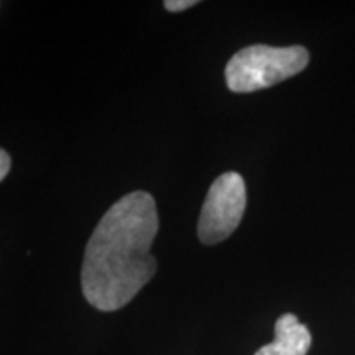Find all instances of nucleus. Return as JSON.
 I'll list each match as a JSON object with an SVG mask.
<instances>
[{"label":"nucleus","mask_w":355,"mask_h":355,"mask_svg":"<svg viewBox=\"0 0 355 355\" xmlns=\"http://www.w3.org/2000/svg\"><path fill=\"white\" fill-rule=\"evenodd\" d=\"M309 63L304 46H266L252 44L230 58L225 81L232 92H254L272 87L301 73Z\"/></svg>","instance_id":"nucleus-2"},{"label":"nucleus","mask_w":355,"mask_h":355,"mask_svg":"<svg viewBox=\"0 0 355 355\" xmlns=\"http://www.w3.org/2000/svg\"><path fill=\"white\" fill-rule=\"evenodd\" d=\"M157 232V204L146 191H132L110 206L84 250L81 286L89 304L117 311L135 298L157 273L150 254Z\"/></svg>","instance_id":"nucleus-1"},{"label":"nucleus","mask_w":355,"mask_h":355,"mask_svg":"<svg viewBox=\"0 0 355 355\" xmlns=\"http://www.w3.org/2000/svg\"><path fill=\"white\" fill-rule=\"evenodd\" d=\"M196 0H166L165 8L170 12H183L186 8L196 6Z\"/></svg>","instance_id":"nucleus-5"},{"label":"nucleus","mask_w":355,"mask_h":355,"mask_svg":"<svg viewBox=\"0 0 355 355\" xmlns=\"http://www.w3.org/2000/svg\"><path fill=\"white\" fill-rule=\"evenodd\" d=\"M10 155L6 150H0V180H6V176L10 171Z\"/></svg>","instance_id":"nucleus-6"},{"label":"nucleus","mask_w":355,"mask_h":355,"mask_svg":"<svg viewBox=\"0 0 355 355\" xmlns=\"http://www.w3.org/2000/svg\"><path fill=\"white\" fill-rule=\"evenodd\" d=\"M245 206V183L239 173L229 171L216 178L207 191L199 216V241L206 245H216L225 241L241 224Z\"/></svg>","instance_id":"nucleus-3"},{"label":"nucleus","mask_w":355,"mask_h":355,"mask_svg":"<svg viewBox=\"0 0 355 355\" xmlns=\"http://www.w3.org/2000/svg\"><path fill=\"white\" fill-rule=\"evenodd\" d=\"M313 343L311 332L295 314L286 313L275 324V340L257 350L255 355H306Z\"/></svg>","instance_id":"nucleus-4"}]
</instances>
